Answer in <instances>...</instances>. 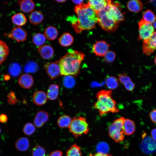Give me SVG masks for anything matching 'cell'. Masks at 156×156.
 <instances>
[{"label":"cell","mask_w":156,"mask_h":156,"mask_svg":"<svg viewBox=\"0 0 156 156\" xmlns=\"http://www.w3.org/2000/svg\"><path fill=\"white\" fill-rule=\"evenodd\" d=\"M46 40V38L44 35L37 33L34 34L32 37V41L35 45L40 46L44 44Z\"/></svg>","instance_id":"cell-30"},{"label":"cell","mask_w":156,"mask_h":156,"mask_svg":"<svg viewBox=\"0 0 156 156\" xmlns=\"http://www.w3.org/2000/svg\"><path fill=\"white\" fill-rule=\"evenodd\" d=\"M104 59L107 63L112 62L115 59L116 54L114 52L112 51H108L104 55Z\"/></svg>","instance_id":"cell-37"},{"label":"cell","mask_w":156,"mask_h":156,"mask_svg":"<svg viewBox=\"0 0 156 156\" xmlns=\"http://www.w3.org/2000/svg\"><path fill=\"white\" fill-rule=\"evenodd\" d=\"M46 72L52 79L57 77L60 74V70L59 66L57 62H48L44 65Z\"/></svg>","instance_id":"cell-11"},{"label":"cell","mask_w":156,"mask_h":156,"mask_svg":"<svg viewBox=\"0 0 156 156\" xmlns=\"http://www.w3.org/2000/svg\"><path fill=\"white\" fill-rule=\"evenodd\" d=\"M149 116L151 121L156 123V109H153L150 112Z\"/></svg>","instance_id":"cell-40"},{"label":"cell","mask_w":156,"mask_h":156,"mask_svg":"<svg viewBox=\"0 0 156 156\" xmlns=\"http://www.w3.org/2000/svg\"><path fill=\"white\" fill-rule=\"evenodd\" d=\"M9 53V48L6 43L0 40V65L5 60Z\"/></svg>","instance_id":"cell-25"},{"label":"cell","mask_w":156,"mask_h":156,"mask_svg":"<svg viewBox=\"0 0 156 156\" xmlns=\"http://www.w3.org/2000/svg\"><path fill=\"white\" fill-rule=\"evenodd\" d=\"M21 10L25 13L32 12L35 8L34 2L31 0L19 1L18 2Z\"/></svg>","instance_id":"cell-19"},{"label":"cell","mask_w":156,"mask_h":156,"mask_svg":"<svg viewBox=\"0 0 156 156\" xmlns=\"http://www.w3.org/2000/svg\"><path fill=\"white\" fill-rule=\"evenodd\" d=\"M143 20L151 23L154 22L156 17L153 12L150 10H147L142 12Z\"/></svg>","instance_id":"cell-32"},{"label":"cell","mask_w":156,"mask_h":156,"mask_svg":"<svg viewBox=\"0 0 156 156\" xmlns=\"http://www.w3.org/2000/svg\"><path fill=\"white\" fill-rule=\"evenodd\" d=\"M73 37L68 32L63 33L60 37L58 40L60 44L64 47H67L70 46L73 44Z\"/></svg>","instance_id":"cell-20"},{"label":"cell","mask_w":156,"mask_h":156,"mask_svg":"<svg viewBox=\"0 0 156 156\" xmlns=\"http://www.w3.org/2000/svg\"><path fill=\"white\" fill-rule=\"evenodd\" d=\"M125 119L122 117L117 118L109 127V135L116 143L120 142L124 139V136L122 131V128Z\"/></svg>","instance_id":"cell-6"},{"label":"cell","mask_w":156,"mask_h":156,"mask_svg":"<svg viewBox=\"0 0 156 156\" xmlns=\"http://www.w3.org/2000/svg\"><path fill=\"white\" fill-rule=\"evenodd\" d=\"M55 1L57 2L60 3L64 2H65L66 1V0H55Z\"/></svg>","instance_id":"cell-47"},{"label":"cell","mask_w":156,"mask_h":156,"mask_svg":"<svg viewBox=\"0 0 156 156\" xmlns=\"http://www.w3.org/2000/svg\"><path fill=\"white\" fill-rule=\"evenodd\" d=\"M97 14L98 23L103 29L108 31H115L120 22L125 19L119 3L111 0H109L106 6Z\"/></svg>","instance_id":"cell-2"},{"label":"cell","mask_w":156,"mask_h":156,"mask_svg":"<svg viewBox=\"0 0 156 156\" xmlns=\"http://www.w3.org/2000/svg\"><path fill=\"white\" fill-rule=\"evenodd\" d=\"M38 66L35 62L30 61L28 62L25 65L24 70L26 73H34L38 70Z\"/></svg>","instance_id":"cell-31"},{"label":"cell","mask_w":156,"mask_h":156,"mask_svg":"<svg viewBox=\"0 0 156 156\" xmlns=\"http://www.w3.org/2000/svg\"><path fill=\"white\" fill-rule=\"evenodd\" d=\"M111 90H103L96 94V101L94 105V107L99 111L100 116L105 115L109 112L117 113L119 110L116 106V103L112 97Z\"/></svg>","instance_id":"cell-4"},{"label":"cell","mask_w":156,"mask_h":156,"mask_svg":"<svg viewBox=\"0 0 156 156\" xmlns=\"http://www.w3.org/2000/svg\"><path fill=\"white\" fill-rule=\"evenodd\" d=\"M138 25L139 40L148 39L154 33V28L151 24L143 19L139 21Z\"/></svg>","instance_id":"cell-7"},{"label":"cell","mask_w":156,"mask_h":156,"mask_svg":"<svg viewBox=\"0 0 156 156\" xmlns=\"http://www.w3.org/2000/svg\"><path fill=\"white\" fill-rule=\"evenodd\" d=\"M151 138L154 141H156V128L152 129L151 132Z\"/></svg>","instance_id":"cell-44"},{"label":"cell","mask_w":156,"mask_h":156,"mask_svg":"<svg viewBox=\"0 0 156 156\" xmlns=\"http://www.w3.org/2000/svg\"><path fill=\"white\" fill-rule=\"evenodd\" d=\"M44 34L46 38L49 40H53L57 38L58 32L55 27L53 26H49L45 29Z\"/></svg>","instance_id":"cell-22"},{"label":"cell","mask_w":156,"mask_h":156,"mask_svg":"<svg viewBox=\"0 0 156 156\" xmlns=\"http://www.w3.org/2000/svg\"><path fill=\"white\" fill-rule=\"evenodd\" d=\"M93 156H113L112 155L108 153H105L97 152Z\"/></svg>","instance_id":"cell-45"},{"label":"cell","mask_w":156,"mask_h":156,"mask_svg":"<svg viewBox=\"0 0 156 156\" xmlns=\"http://www.w3.org/2000/svg\"><path fill=\"white\" fill-rule=\"evenodd\" d=\"M105 83L107 87L111 90L116 89L119 86L118 79L114 77H108L105 80Z\"/></svg>","instance_id":"cell-29"},{"label":"cell","mask_w":156,"mask_h":156,"mask_svg":"<svg viewBox=\"0 0 156 156\" xmlns=\"http://www.w3.org/2000/svg\"><path fill=\"white\" fill-rule=\"evenodd\" d=\"M35 130V126L31 122H28L24 125L23 131L26 135H30L34 133Z\"/></svg>","instance_id":"cell-34"},{"label":"cell","mask_w":156,"mask_h":156,"mask_svg":"<svg viewBox=\"0 0 156 156\" xmlns=\"http://www.w3.org/2000/svg\"><path fill=\"white\" fill-rule=\"evenodd\" d=\"M46 154L45 149L40 145L34 146L31 151L32 156H45Z\"/></svg>","instance_id":"cell-35"},{"label":"cell","mask_w":156,"mask_h":156,"mask_svg":"<svg viewBox=\"0 0 156 156\" xmlns=\"http://www.w3.org/2000/svg\"><path fill=\"white\" fill-rule=\"evenodd\" d=\"M80 147L75 144H72L66 151V156H82Z\"/></svg>","instance_id":"cell-28"},{"label":"cell","mask_w":156,"mask_h":156,"mask_svg":"<svg viewBox=\"0 0 156 156\" xmlns=\"http://www.w3.org/2000/svg\"><path fill=\"white\" fill-rule=\"evenodd\" d=\"M127 8L131 12H137L140 11L143 8V4L139 0H132L129 1L127 4Z\"/></svg>","instance_id":"cell-23"},{"label":"cell","mask_w":156,"mask_h":156,"mask_svg":"<svg viewBox=\"0 0 156 156\" xmlns=\"http://www.w3.org/2000/svg\"><path fill=\"white\" fill-rule=\"evenodd\" d=\"M8 38L18 42H23L26 40L27 34L26 31L21 27H14L8 34Z\"/></svg>","instance_id":"cell-9"},{"label":"cell","mask_w":156,"mask_h":156,"mask_svg":"<svg viewBox=\"0 0 156 156\" xmlns=\"http://www.w3.org/2000/svg\"><path fill=\"white\" fill-rule=\"evenodd\" d=\"M108 1L105 0H90L88 1L87 4L97 13L106 6Z\"/></svg>","instance_id":"cell-14"},{"label":"cell","mask_w":156,"mask_h":156,"mask_svg":"<svg viewBox=\"0 0 156 156\" xmlns=\"http://www.w3.org/2000/svg\"><path fill=\"white\" fill-rule=\"evenodd\" d=\"M68 128L70 132L76 138L87 134L89 131L86 118L81 116L74 117Z\"/></svg>","instance_id":"cell-5"},{"label":"cell","mask_w":156,"mask_h":156,"mask_svg":"<svg viewBox=\"0 0 156 156\" xmlns=\"http://www.w3.org/2000/svg\"><path fill=\"white\" fill-rule=\"evenodd\" d=\"M72 1L74 3L78 5L82 3H83V0H72Z\"/></svg>","instance_id":"cell-46"},{"label":"cell","mask_w":156,"mask_h":156,"mask_svg":"<svg viewBox=\"0 0 156 156\" xmlns=\"http://www.w3.org/2000/svg\"><path fill=\"white\" fill-rule=\"evenodd\" d=\"M71 117L67 115H63L60 116L57 120L58 126L61 128H68L72 121Z\"/></svg>","instance_id":"cell-27"},{"label":"cell","mask_w":156,"mask_h":156,"mask_svg":"<svg viewBox=\"0 0 156 156\" xmlns=\"http://www.w3.org/2000/svg\"><path fill=\"white\" fill-rule=\"evenodd\" d=\"M18 83L19 85L25 89H29L33 85L34 80L32 76L28 74H24L19 78Z\"/></svg>","instance_id":"cell-15"},{"label":"cell","mask_w":156,"mask_h":156,"mask_svg":"<svg viewBox=\"0 0 156 156\" xmlns=\"http://www.w3.org/2000/svg\"><path fill=\"white\" fill-rule=\"evenodd\" d=\"M84 54L82 52L69 49L67 53L57 62L59 66L60 74L62 75L76 76L79 74L81 62Z\"/></svg>","instance_id":"cell-3"},{"label":"cell","mask_w":156,"mask_h":156,"mask_svg":"<svg viewBox=\"0 0 156 156\" xmlns=\"http://www.w3.org/2000/svg\"><path fill=\"white\" fill-rule=\"evenodd\" d=\"M97 148L98 152L107 153H106L108 151L109 147L106 143L103 142L98 145Z\"/></svg>","instance_id":"cell-39"},{"label":"cell","mask_w":156,"mask_h":156,"mask_svg":"<svg viewBox=\"0 0 156 156\" xmlns=\"http://www.w3.org/2000/svg\"><path fill=\"white\" fill-rule=\"evenodd\" d=\"M29 146V141L27 138L25 137L19 138L16 141L15 143V146L16 149L21 152L27 151Z\"/></svg>","instance_id":"cell-18"},{"label":"cell","mask_w":156,"mask_h":156,"mask_svg":"<svg viewBox=\"0 0 156 156\" xmlns=\"http://www.w3.org/2000/svg\"><path fill=\"white\" fill-rule=\"evenodd\" d=\"M135 130V125L134 122L129 119H125L122 128L124 134L130 135L133 134Z\"/></svg>","instance_id":"cell-16"},{"label":"cell","mask_w":156,"mask_h":156,"mask_svg":"<svg viewBox=\"0 0 156 156\" xmlns=\"http://www.w3.org/2000/svg\"><path fill=\"white\" fill-rule=\"evenodd\" d=\"M109 46V44L105 41H97L94 44L92 51L96 55L103 56L108 51Z\"/></svg>","instance_id":"cell-10"},{"label":"cell","mask_w":156,"mask_h":156,"mask_svg":"<svg viewBox=\"0 0 156 156\" xmlns=\"http://www.w3.org/2000/svg\"><path fill=\"white\" fill-rule=\"evenodd\" d=\"M38 51L41 57L45 59L51 58L54 54L53 47L47 44H43L39 46L38 49Z\"/></svg>","instance_id":"cell-13"},{"label":"cell","mask_w":156,"mask_h":156,"mask_svg":"<svg viewBox=\"0 0 156 156\" xmlns=\"http://www.w3.org/2000/svg\"><path fill=\"white\" fill-rule=\"evenodd\" d=\"M118 79L120 82L124 85L131 81L130 77L124 73L119 74Z\"/></svg>","instance_id":"cell-38"},{"label":"cell","mask_w":156,"mask_h":156,"mask_svg":"<svg viewBox=\"0 0 156 156\" xmlns=\"http://www.w3.org/2000/svg\"><path fill=\"white\" fill-rule=\"evenodd\" d=\"M154 62L156 65V55L155 57V59H154Z\"/></svg>","instance_id":"cell-50"},{"label":"cell","mask_w":156,"mask_h":156,"mask_svg":"<svg viewBox=\"0 0 156 156\" xmlns=\"http://www.w3.org/2000/svg\"><path fill=\"white\" fill-rule=\"evenodd\" d=\"M12 21L14 24L19 27L25 25L27 20L25 15L21 13H18L12 17Z\"/></svg>","instance_id":"cell-24"},{"label":"cell","mask_w":156,"mask_h":156,"mask_svg":"<svg viewBox=\"0 0 156 156\" xmlns=\"http://www.w3.org/2000/svg\"><path fill=\"white\" fill-rule=\"evenodd\" d=\"M74 10L76 16H68L67 20L70 23L76 32L79 33L83 30L92 29L95 27L98 23L97 14L87 3L76 5Z\"/></svg>","instance_id":"cell-1"},{"label":"cell","mask_w":156,"mask_h":156,"mask_svg":"<svg viewBox=\"0 0 156 156\" xmlns=\"http://www.w3.org/2000/svg\"><path fill=\"white\" fill-rule=\"evenodd\" d=\"M127 90L129 91H132L135 88V85L132 81L124 85Z\"/></svg>","instance_id":"cell-41"},{"label":"cell","mask_w":156,"mask_h":156,"mask_svg":"<svg viewBox=\"0 0 156 156\" xmlns=\"http://www.w3.org/2000/svg\"><path fill=\"white\" fill-rule=\"evenodd\" d=\"M47 96L43 91L38 90L35 92L33 96V101L34 103L38 105H43L46 103Z\"/></svg>","instance_id":"cell-17"},{"label":"cell","mask_w":156,"mask_h":156,"mask_svg":"<svg viewBox=\"0 0 156 156\" xmlns=\"http://www.w3.org/2000/svg\"><path fill=\"white\" fill-rule=\"evenodd\" d=\"M1 129L0 127V133H1Z\"/></svg>","instance_id":"cell-51"},{"label":"cell","mask_w":156,"mask_h":156,"mask_svg":"<svg viewBox=\"0 0 156 156\" xmlns=\"http://www.w3.org/2000/svg\"><path fill=\"white\" fill-rule=\"evenodd\" d=\"M44 19V16L41 12L38 11H34L32 12L29 16V19L30 23L37 25L42 23Z\"/></svg>","instance_id":"cell-21"},{"label":"cell","mask_w":156,"mask_h":156,"mask_svg":"<svg viewBox=\"0 0 156 156\" xmlns=\"http://www.w3.org/2000/svg\"><path fill=\"white\" fill-rule=\"evenodd\" d=\"M8 119V117L5 114H3L0 115V122L2 123L5 122Z\"/></svg>","instance_id":"cell-43"},{"label":"cell","mask_w":156,"mask_h":156,"mask_svg":"<svg viewBox=\"0 0 156 156\" xmlns=\"http://www.w3.org/2000/svg\"><path fill=\"white\" fill-rule=\"evenodd\" d=\"M59 91V87L58 85L52 84L49 87L47 93L48 98L52 100H55L57 97Z\"/></svg>","instance_id":"cell-26"},{"label":"cell","mask_w":156,"mask_h":156,"mask_svg":"<svg viewBox=\"0 0 156 156\" xmlns=\"http://www.w3.org/2000/svg\"><path fill=\"white\" fill-rule=\"evenodd\" d=\"M10 71L12 74L14 76H18L21 70L20 65L18 63H14L11 64Z\"/></svg>","instance_id":"cell-36"},{"label":"cell","mask_w":156,"mask_h":156,"mask_svg":"<svg viewBox=\"0 0 156 156\" xmlns=\"http://www.w3.org/2000/svg\"><path fill=\"white\" fill-rule=\"evenodd\" d=\"M150 1L152 2L153 4L156 6V1Z\"/></svg>","instance_id":"cell-48"},{"label":"cell","mask_w":156,"mask_h":156,"mask_svg":"<svg viewBox=\"0 0 156 156\" xmlns=\"http://www.w3.org/2000/svg\"><path fill=\"white\" fill-rule=\"evenodd\" d=\"M64 86L67 88H73L75 84V81L72 76H65L63 79Z\"/></svg>","instance_id":"cell-33"},{"label":"cell","mask_w":156,"mask_h":156,"mask_svg":"<svg viewBox=\"0 0 156 156\" xmlns=\"http://www.w3.org/2000/svg\"><path fill=\"white\" fill-rule=\"evenodd\" d=\"M153 25L155 29H156V21H155L153 23Z\"/></svg>","instance_id":"cell-49"},{"label":"cell","mask_w":156,"mask_h":156,"mask_svg":"<svg viewBox=\"0 0 156 156\" xmlns=\"http://www.w3.org/2000/svg\"><path fill=\"white\" fill-rule=\"evenodd\" d=\"M143 52L150 55L156 50V31L148 39L144 40L142 45Z\"/></svg>","instance_id":"cell-8"},{"label":"cell","mask_w":156,"mask_h":156,"mask_svg":"<svg viewBox=\"0 0 156 156\" xmlns=\"http://www.w3.org/2000/svg\"><path fill=\"white\" fill-rule=\"evenodd\" d=\"M63 152L60 150H56L50 153L48 156H62Z\"/></svg>","instance_id":"cell-42"},{"label":"cell","mask_w":156,"mask_h":156,"mask_svg":"<svg viewBox=\"0 0 156 156\" xmlns=\"http://www.w3.org/2000/svg\"><path fill=\"white\" fill-rule=\"evenodd\" d=\"M49 117V114L47 112L43 110L38 112L34 119V125L37 128L41 127L48 120Z\"/></svg>","instance_id":"cell-12"}]
</instances>
